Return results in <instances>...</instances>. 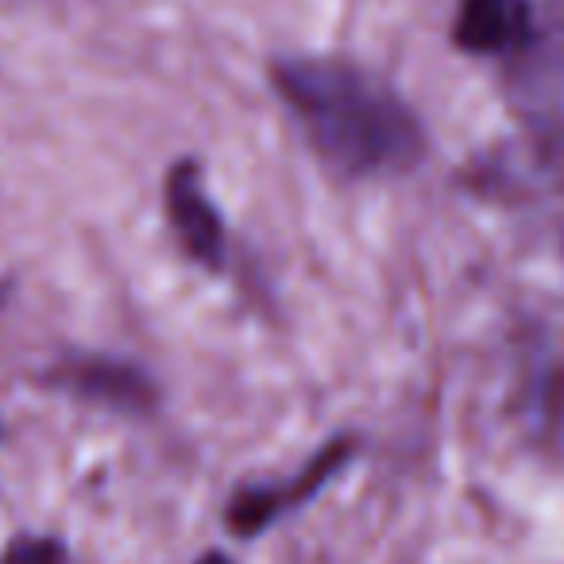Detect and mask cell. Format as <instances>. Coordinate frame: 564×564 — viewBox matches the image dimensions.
<instances>
[{"label":"cell","mask_w":564,"mask_h":564,"mask_svg":"<svg viewBox=\"0 0 564 564\" xmlns=\"http://www.w3.org/2000/svg\"><path fill=\"white\" fill-rule=\"evenodd\" d=\"M271 86L314 155L340 178H399L425 159V128L410 101L348 58H274Z\"/></svg>","instance_id":"obj_1"},{"label":"cell","mask_w":564,"mask_h":564,"mask_svg":"<svg viewBox=\"0 0 564 564\" xmlns=\"http://www.w3.org/2000/svg\"><path fill=\"white\" fill-rule=\"evenodd\" d=\"M356 453H360V441L340 433V437L325 441L314 460L302 471H294L291 479H282V484H243L240 491H232V499H228L225 525L236 538H256L267 525L279 522L282 514H291V510L306 507L310 499H317V495L352 464Z\"/></svg>","instance_id":"obj_2"},{"label":"cell","mask_w":564,"mask_h":564,"mask_svg":"<svg viewBox=\"0 0 564 564\" xmlns=\"http://www.w3.org/2000/svg\"><path fill=\"white\" fill-rule=\"evenodd\" d=\"M163 209L189 263L217 274L225 267V217L205 189L197 159H178L163 178Z\"/></svg>","instance_id":"obj_3"},{"label":"cell","mask_w":564,"mask_h":564,"mask_svg":"<svg viewBox=\"0 0 564 564\" xmlns=\"http://www.w3.org/2000/svg\"><path fill=\"white\" fill-rule=\"evenodd\" d=\"M43 387L120 410V414H151L159 406L155 379L143 368H135L132 360H117V356H63L43 376Z\"/></svg>","instance_id":"obj_4"},{"label":"cell","mask_w":564,"mask_h":564,"mask_svg":"<svg viewBox=\"0 0 564 564\" xmlns=\"http://www.w3.org/2000/svg\"><path fill=\"white\" fill-rule=\"evenodd\" d=\"M533 40L530 0H460L453 20L456 51L471 58H507Z\"/></svg>","instance_id":"obj_5"},{"label":"cell","mask_w":564,"mask_h":564,"mask_svg":"<svg viewBox=\"0 0 564 564\" xmlns=\"http://www.w3.org/2000/svg\"><path fill=\"white\" fill-rule=\"evenodd\" d=\"M530 399V430L538 437H556L564 430V368L533 371Z\"/></svg>","instance_id":"obj_6"},{"label":"cell","mask_w":564,"mask_h":564,"mask_svg":"<svg viewBox=\"0 0 564 564\" xmlns=\"http://www.w3.org/2000/svg\"><path fill=\"white\" fill-rule=\"evenodd\" d=\"M0 564H70V549L51 533H20L0 553Z\"/></svg>","instance_id":"obj_7"},{"label":"cell","mask_w":564,"mask_h":564,"mask_svg":"<svg viewBox=\"0 0 564 564\" xmlns=\"http://www.w3.org/2000/svg\"><path fill=\"white\" fill-rule=\"evenodd\" d=\"M194 564H232V556L228 553H220V549H213V553H202Z\"/></svg>","instance_id":"obj_8"}]
</instances>
